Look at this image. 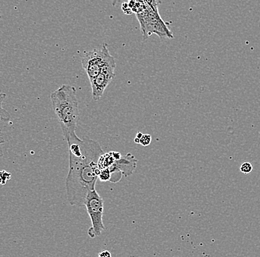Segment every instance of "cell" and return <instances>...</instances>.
<instances>
[{
  "instance_id": "obj_1",
  "label": "cell",
  "mask_w": 260,
  "mask_h": 257,
  "mask_svg": "<svg viewBox=\"0 0 260 257\" xmlns=\"http://www.w3.org/2000/svg\"><path fill=\"white\" fill-rule=\"evenodd\" d=\"M69 172L65 180L67 196L70 204L84 207L87 194L95 189L100 168L99 161L104 154L98 141L79 136L68 141Z\"/></svg>"
},
{
  "instance_id": "obj_2",
  "label": "cell",
  "mask_w": 260,
  "mask_h": 257,
  "mask_svg": "<svg viewBox=\"0 0 260 257\" xmlns=\"http://www.w3.org/2000/svg\"><path fill=\"white\" fill-rule=\"evenodd\" d=\"M50 100L65 140L68 141L77 137L76 131L79 119V108L76 89L70 84H63L52 93Z\"/></svg>"
},
{
  "instance_id": "obj_3",
  "label": "cell",
  "mask_w": 260,
  "mask_h": 257,
  "mask_svg": "<svg viewBox=\"0 0 260 257\" xmlns=\"http://www.w3.org/2000/svg\"><path fill=\"white\" fill-rule=\"evenodd\" d=\"M136 15L141 24L144 39H147L152 34H157L161 38L173 37L172 32L159 16L158 11H154L146 3L145 6L136 13Z\"/></svg>"
},
{
  "instance_id": "obj_4",
  "label": "cell",
  "mask_w": 260,
  "mask_h": 257,
  "mask_svg": "<svg viewBox=\"0 0 260 257\" xmlns=\"http://www.w3.org/2000/svg\"><path fill=\"white\" fill-rule=\"evenodd\" d=\"M104 199L96 190L89 192L86 197L84 207L87 208L89 217H90L92 227L88 230V234L91 238H95L102 234L105 230L103 223Z\"/></svg>"
},
{
  "instance_id": "obj_5",
  "label": "cell",
  "mask_w": 260,
  "mask_h": 257,
  "mask_svg": "<svg viewBox=\"0 0 260 257\" xmlns=\"http://www.w3.org/2000/svg\"><path fill=\"white\" fill-rule=\"evenodd\" d=\"M111 56L107 45L103 44L101 49H94L85 53L81 60V65L85 70L89 81L100 74L106 62Z\"/></svg>"
},
{
  "instance_id": "obj_6",
  "label": "cell",
  "mask_w": 260,
  "mask_h": 257,
  "mask_svg": "<svg viewBox=\"0 0 260 257\" xmlns=\"http://www.w3.org/2000/svg\"><path fill=\"white\" fill-rule=\"evenodd\" d=\"M115 68H116V64H115V58L111 56L106 62L100 74L91 79L92 97L94 101L100 100L103 97L106 89L108 87L109 84L115 77Z\"/></svg>"
},
{
  "instance_id": "obj_7",
  "label": "cell",
  "mask_w": 260,
  "mask_h": 257,
  "mask_svg": "<svg viewBox=\"0 0 260 257\" xmlns=\"http://www.w3.org/2000/svg\"><path fill=\"white\" fill-rule=\"evenodd\" d=\"M137 159L131 154H126L121 159H117L113 165L109 167L110 170V180L112 183H118L121 180L122 175L129 177L134 173L137 167Z\"/></svg>"
},
{
  "instance_id": "obj_8",
  "label": "cell",
  "mask_w": 260,
  "mask_h": 257,
  "mask_svg": "<svg viewBox=\"0 0 260 257\" xmlns=\"http://www.w3.org/2000/svg\"><path fill=\"white\" fill-rule=\"evenodd\" d=\"M6 94L0 93V120L3 122H8L11 120V115L6 109L3 108V104L6 99Z\"/></svg>"
},
{
  "instance_id": "obj_9",
  "label": "cell",
  "mask_w": 260,
  "mask_h": 257,
  "mask_svg": "<svg viewBox=\"0 0 260 257\" xmlns=\"http://www.w3.org/2000/svg\"><path fill=\"white\" fill-rule=\"evenodd\" d=\"M11 179V174L6 170H0V185H5Z\"/></svg>"
},
{
  "instance_id": "obj_10",
  "label": "cell",
  "mask_w": 260,
  "mask_h": 257,
  "mask_svg": "<svg viewBox=\"0 0 260 257\" xmlns=\"http://www.w3.org/2000/svg\"><path fill=\"white\" fill-rule=\"evenodd\" d=\"M240 170L244 175H249L253 170V166H252L251 162H245L240 166Z\"/></svg>"
},
{
  "instance_id": "obj_11",
  "label": "cell",
  "mask_w": 260,
  "mask_h": 257,
  "mask_svg": "<svg viewBox=\"0 0 260 257\" xmlns=\"http://www.w3.org/2000/svg\"><path fill=\"white\" fill-rule=\"evenodd\" d=\"M152 141V136L149 134H144L140 139V144L143 146H148Z\"/></svg>"
},
{
  "instance_id": "obj_12",
  "label": "cell",
  "mask_w": 260,
  "mask_h": 257,
  "mask_svg": "<svg viewBox=\"0 0 260 257\" xmlns=\"http://www.w3.org/2000/svg\"><path fill=\"white\" fill-rule=\"evenodd\" d=\"M99 256L100 257H111L112 254L108 250H102L101 253H99Z\"/></svg>"
},
{
  "instance_id": "obj_13",
  "label": "cell",
  "mask_w": 260,
  "mask_h": 257,
  "mask_svg": "<svg viewBox=\"0 0 260 257\" xmlns=\"http://www.w3.org/2000/svg\"><path fill=\"white\" fill-rule=\"evenodd\" d=\"M5 142H6V141L3 139V136H1V129H0V146H1V145L4 144ZM3 157V150H2L1 147H0V158Z\"/></svg>"
},
{
  "instance_id": "obj_14",
  "label": "cell",
  "mask_w": 260,
  "mask_h": 257,
  "mask_svg": "<svg viewBox=\"0 0 260 257\" xmlns=\"http://www.w3.org/2000/svg\"><path fill=\"white\" fill-rule=\"evenodd\" d=\"M143 133L142 132H138L137 136H136V139H134L135 142L136 143V144H140V139H141V138L143 136Z\"/></svg>"
},
{
  "instance_id": "obj_15",
  "label": "cell",
  "mask_w": 260,
  "mask_h": 257,
  "mask_svg": "<svg viewBox=\"0 0 260 257\" xmlns=\"http://www.w3.org/2000/svg\"><path fill=\"white\" fill-rule=\"evenodd\" d=\"M112 1H113V6H115V5H116L117 2H118V0H112Z\"/></svg>"
}]
</instances>
